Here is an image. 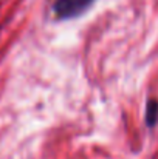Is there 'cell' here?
Returning <instances> with one entry per match:
<instances>
[{
  "instance_id": "obj_1",
  "label": "cell",
  "mask_w": 158,
  "mask_h": 159,
  "mask_svg": "<svg viewBox=\"0 0 158 159\" xmlns=\"http://www.w3.org/2000/svg\"><path fill=\"white\" fill-rule=\"evenodd\" d=\"M95 0H56L53 5V11L56 19L67 20L74 19L81 16L84 11H87Z\"/></svg>"
},
{
  "instance_id": "obj_2",
  "label": "cell",
  "mask_w": 158,
  "mask_h": 159,
  "mask_svg": "<svg viewBox=\"0 0 158 159\" xmlns=\"http://www.w3.org/2000/svg\"><path fill=\"white\" fill-rule=\"evenodd\" d=\"M146 124L149 127H154L158 124V101L151 99L146 107Z\"/></svg>"
}]
</instances>
